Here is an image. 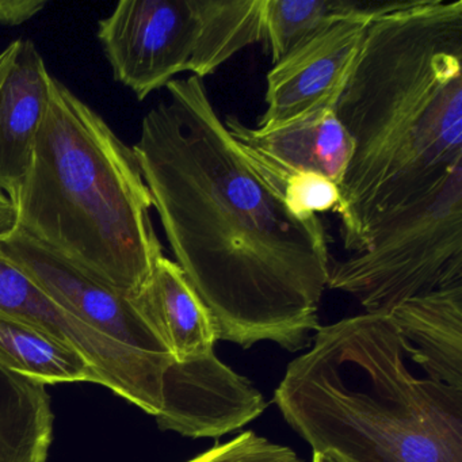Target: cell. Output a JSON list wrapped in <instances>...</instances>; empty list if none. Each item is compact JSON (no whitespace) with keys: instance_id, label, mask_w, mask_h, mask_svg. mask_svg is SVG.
<instances>
[{"instance_id":"16","label":"cell","mask_w":462,"mask_h":462,"mask_svg":"<svg viewBox=\"0 0 462 462\" xmlns=\"http://www.w3.org/2000/svg\"><path fill=\"white\" fill-rule=\"evenodd\" d=\"M0 365L45 385L82 381L102 385L98 373L77 347L37 327L2 315Z\"/></svg>"},{"instance_id":"11","label":"cell","mask_w":462,"mask_h":462,"mask_svg":"<svg viewBox=\"0 0 462 462\" xmlns=\"http://www.w3.org/2000/svg\"><path fill=\"white\" fill-rule=\"evenodd\" d=\"M223 121L264 182L291 174H316L342 186L353 143L337 120L335 107L269 132L251 128L236 116H226Z\"/></svg>"},{"instance_id":"3","label":"cell","mask_w":462,"mask_h":462,"mask_svg":"<svg viewBox=\"0 0 462 462\" xmlns=\"http://www.w3.org/2000/svg\"><path fill=\"white\" fill-rule=\"evenodd\" d=\"M274 402L313 453L340 462H462L461 389L412 372L388 315L320 326Z\"/></svg>"},{"instance_id":"8","label":"cell","mask_w":462,"mask_h":462,"mask_svg":"<svg viewBox=\"0 0 462 462\" xmlns=\"http://www.w3.org/2000/svg\"><path fill=\"white\" fill-rule=\"evenodd\" d=\"M0 315L37 327L77 347L93 365L102 385L150 415L162 408L170 366L134 353L80 323L59 307L0 251Z\"/></svg>"},{"instance_id":"4","label":"cell","mask_w":462,"mask_h":462,"mask_svg":"<svg viewBox=\"0 0 462 462\" xmlns=\"http://www.w3.org/2000/svg\"><path fill=\"white\" fill-rule=\"evenodd\" d=\"M10 197L20 231L124 293L136 296L164 255L134 150L56 78Z\"/></svg>"},{"instance_id":"15","label":"cell","mask_w":462,"mask_h":462,"mask_svg":"<svg viewBox=\"0 0 462 462\" xmlns=\"http://www.w3.org/2000/svg\"><path fill=\"white\" fill-rule=\"evenodd\" d=\"M55 415L45 383L0 365V462H45Z\"/></svg>"},{"instance_id":"10","label":"cell","mask_w":462,"mask_h":462,"mask_svg":"<svg viewBox=\"0 0 462 462\" xmlns=\"http://www.w3.org/2000/svg\"><path fill=\"white\" fill-rule=\"evenodd\" d=\"M266 407L263 394L253 383L212 351L170 365L155 418L162 430L183 437L220 438L255 420Z\"/></svg>"},{"instance_id":"7","label":"cell","mask_w":462,"mask_h":462,"mask_svg":"<svg viewBox=\"0 0 462 462\" xmlns=\"http://www.w3.org/2000/svg\"><path fill=\"white\" fill-rule=\"evenodd\" d=\"M0 251L88 328L164 366L174 362L163 340L140 312L134 296L88 274L20 229L0 242Z\"/></svg>"},{"instance_id":"1","label":"cell","mask_w":462,"mask_h":462,"mask_svg":"<svg viewBox=\"0 0 462 462\" xmlns=\"http://www.w3.org/2000/svg\"><path fill=\"white\" fill-rule=\"evenodd\" d=\"M132 147L175 263L218 340L302 350L320 328L328 235L264 182L216 112L204 79L166 86Z\"/></svg>"},{"instance_id":"14","label":"cell","mask_w":462,"mask_h":462,"mask_svg":"<svg viewBox=\"0 0 462 462\" xmlns=\"http://www.w3.org/2000/svg\"><path fill=\"white\" fill-rule=\"evenodd\" d=\"M134 301L174 361H191L215 351L218 337L212 313L180 267L166 255L158 259Z\"/></svg>"},{"instance_id":"19","label":"cell","mask_w":462,"mask_h":462,"mask_svg":"<svg viewBox=\"0 0 462 462\" xmlns=\"http://www.w3.org/2000/svg\"><path fill=\"white\" fill-rule=\"evenodd\" d=\"M188 462H302L293 448L278 445L253 431L215 446Z\"/></svg>"},{"instance_id":"22","label":"cell","mask_w":462,"mask_h":462,"mask_svg":"<svg viewBox=\"0 0 462 462\" xmlns=\"http://www.w3.org/2000/svg\"><path fill=\"white\" fill-rule=\"evenodd\" d=\"M312 462H340L337 457L332 456L329 453H319V451H315L313 453Z\"/></svg>"},{"instance_id":"9","label":"cell","mask_w":462,"mask_h":462,"mask_svg":"<svg viewBox=\"0 0 462 462\" xmlns=\"http://www.w3.org/2000/svg\"><path fill=\"white\" fill-rule=\"evenodd\" d=\"M370 23L356 17L337 21L274 64L267 74L266 110L255 128L274 131L335 107Z\"/></svg>"},{"instance_id":"21","label":"cell","mask_w":462,"mask_h":462,"mask_svg":"<svg viewBox=\"0 0 462 462\" xmlns=\"http://www.w3.org/2000/svg\"><path fill=\"white\" fill-rule=\"evenodd\" d=\"M20 229L18 213L12 197L0 188V242L9 239Z\"/></svg>"},{"instance_id":"2","label":"cell","mask_w":462,"mask_h":462,"mask_svg":"<svg viewBox=\"0 0 462 462\" xmlns=\"http://www.w3.org/2000/svg\"><path fill=\"white\" fill-rule=\"evenodd\" d=\"M335 113L353 143L337 212L351 254L462 163V0L372 21Z\"/></svg>"},{"instance_id":"20","label":"cell","mask_w":462,"mask_h":462,"mask_svg":"<svg viewBox=\"0 0 462 462\" xmlns=\"http://www.w3.org/2000/svg\"><path fill=\"white\" fill-rule=\"evenodd\" d=\"M44 0H0V25L20 26L47 7Z\"/></svg>"},{"instance_id":"17","label":"cell","mask_w":462,"mask_h":462,"mask_svg":"<svg viewBox=\"0 0 462 462\" xmlns=\"http://www.w3.org/2000/svg\"><path fill=\"white\" fill-rule=\"evenodd\" d=\"M199 32L189 72L205 79L250 45L263 42V0H196Z\"/></svg>"},{"instance_id":"13","label":"cell","mask_w":462,"mask_h":462,"mask_svg":"<svg viewBox=\"0 0 462 462\" xmlns=\"http://www.w3.org/2000/svg\"><path fill=\"white\" fill-rule=\"evenodd\" d=\"M388 316L408 361L426 377L462 391V286L413 297Z\"/></svg>"},{"instance_id":"18","label":"cell","mask_w":462,"mask_h":462,"mask_svg":"<svg viewBox=\"0 0 462 462\" xmlns=\"http://www.w3.org/2000/svg\"><path fill=\"white\" fill-rule=\"evenodd\" d=\"M351 17L362 18L358 0H263V42L273 64L337 21Z\"/></svg>"},{"instance_id":"5","label":"cell","mask_w":462,"mask_h":462,"mask_svg":"<svg viewBox=\"0 0 462 462\" xmlns=\"http://www.w3.org/2000/svg\"><path fill=\"white\" fill-rule=\"evenodd\" d=\"M451 286H462V163L380 221L362 250L331 262L327 282L375 315Z\"/></svg>"},{"instance_id":"6","label":"cell","mask_w":462,"mask_h":462,"mask_svg":"<svg viewBox=\"0 0 462 462\" xmlns=\"http://www.w3.org/2000/svg\"><path fill=\"white\" fill-rule=\"evenodd\" d=\"M197 32L196 0H123L97 36L115 79L144 101L189 71Z\"/></svg>"},{"instance_id":"12","label":"cell","mask_w":462,"mask_h":462,"mask_svg":"<svg viewBox=\"0 0 462 462\" xmlns=\"http://www.w3.org/2000/svg\"><path fill=\"white\" fill-rule=\"evenodd\" d=\"M51 77L33 42L0 52V188L12 193L25 177L50 101Z\"/></svg>"}]
</instances>
